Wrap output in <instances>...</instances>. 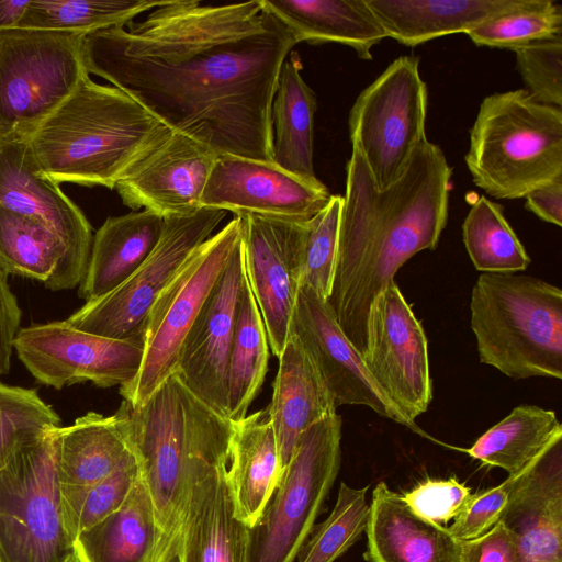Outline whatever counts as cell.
<instances>
[{"label":"cell","instance_id":"6da1fadb","mask_svg":"<svg viewBox=\"0 0 562 562\" xmlns=\"http://www.w3.org/2000/svg\"><path fill=\"white\" fill-rule=\"evenodd\" d=\"M297 44L262 0H169L145 19L87 34L82 61L171 132L216 155L272 161L270 106Z\"/></svg>","mask_w":562,"mask_h":562},{"label":"cell","instance_id":"83f0119b","mask_svg":"<svg viewBox=\"0 0 562 562\" xmlns=\"http://www.w3.org/2000/svg\"><path fill=\"white\" fill-rule=\"evenodd\" d=\"M265 8L293 34L297 43L333 42L372 59V48L385 33L368 0H262Z\"/></svg>","mask_w":562,"mask_h":562},{"label":"cell","instance_id":"d4e9b609","mask_svg":"<svg viewBox=\"0 0 562 562\" xmlns=\"http://www.w3.org/2000/svg\"><path fill=\"white\" fill-rule=\"evenodd\" d=\"M537 0H368L386 37L417 46L437 37L474 30Z\"/></svg>","mask_w":562,"mask_h":562},{"label":"cell","instance_id":"f1b7e54d","mask_svg":"<svg viewBox=\"0 0 562 562\" xmlns=\"http://www.w3.org/2000/svg\"><path fill=\"white\" fill-rule=\"evenodd\" d=\"M60 486H86L115 471L131 454L120 413L89 412L50 429Z\"/></svg>","mask_w":562,"mask_h":562},{"label":"cell","instance_id":"7a4b0ae2","mask_svg":"<svg viewBox=\"0 0 562 562\" xmlns=\"http://www.w3.org/2000/svg\"><path fill=\"white\" fill-rule=\"evenodd\" d=\"M451 178L452 168L441 147L425 139L402 177L380 189L352 148L326 301L362 358L374 300L409 258L434 250L439 243L448 220Z\"/></svg>","mask_w":562,"mask_h":562},{"label":"cell","instance_id":"7dc6e473","mask_svg":"<svg viewBox=\"0 0 562 562\" xmlns=\"http://www.w3.org/2000/svg\"><path fill=\"white\" fill-rule=\"evenodd\" d=\"M525 198L526 209L541 221L562 225V176L531 190Z\"/></svg>","mask_w":562,"mask_h":562},{"label":"cell","instance_id":"ee69618b","mask_svg":"<svg viewBox=\"0 0 562 562\" xmlns=\"http://www.w3.org/2000/svg\"><path fill=\"white\" fill-rule=\"evenodd\" d=\"M524 467L497 486L472 493L461 513L448 527L459 540L476 538L491 529L502 517Z\"/></svg>","mask_w":562,"mask_h":562},{"label":"cell","instance_id":"b9f144b4","mask_svg":"<svg viewBox=\"0 0 562 562\" xmlns=\"http://www.w3.org/2000/svg\"><path fill=\"white\" fill-rule=\"evenodd\" d=\"M528 93L539 103L562 105V34L513 50Z\"/></svg>","mask_w":562,"mask_h":562},{"label":"cell","instance_id":"f546056e","mask_svg":"<svg viewBox=\"0 0 562 562\" xmlns=\"http://www.w3.org/2000/svg\"><path fill=\"white\" fill-rule=\"evenodd\" d=\"M72 546L79 562H160L162 532L140 475L123 505Z\"/></svg>","mask_w":562,"mask_h":562},{"label":"cell","instance_id":"d590c367","mask_svg":"<svg viewBox=\"0 0 562 562\" xmlns=\"http://www.w3.org/2000/svg\"><path fill=\"white\" fill-rule=\"evenodd\" d=\"M147 0H30L18 27L89 34L125 25L160 5Z\"/></svg>","mask_w":562,"mask_h":562},{"label":"cell","instance_id":"2e32d148","mask_svg":"<svg viewBox=\"0 0 562 562\" xmlns=\"http://www.w3.org/2000/svg\"><path fill=\"white\" fill-rule=\"evenodd\" d=\"M331 193L321 181H307L272 161L218 155L204 186L200 205L304 223L319 213Z\"/></svg>","mask_w":562,"mask_h":562},{"label":"cell","instance_id":"277c9868","mask_svg":"<svg viewBox=\"0 0 562 562\" xmlns=\"http://www.w3.org/2000/svg\"><path fill=\"white\" fill-rule=\"evenodd\" d=\"M117 412L162 532L160 562H175L193 476L205 463L229 457L234 423L193 394L176 373L142 405L123 400Z\"/></svg>","mask_w":562,"mask_h":562},{"label":"cell","instance_id":"d6a6232c","mask_svg":"<svg viewBox=\"0 0 562 562\" xmlns=\"http://www.w3.org/2000/svg\"><path fill=\"white\" fill-rule=\"evenodd\" d=\"M562 425L552 409L518 405L463 451L483 465L515 473L533 459Z\"/></svg>","mask_w":562,"mask_h":562},{"label":"cell","instance_id":"d6986e66","mask_svg":"<svg viewBox=\"0 0 562 562\" xmlns=\"http://www.w3.org/2000/svg\"><path fill=\"white\" fill-rule=\"evenodd\" d=\"M245 276L241 237L188 333L175 371L193 394L225 417L228 359Z\"/></svg>","mask_w":562,"mask_h":562},{"label":"cell","instance_id":"4dcf8cb0","mask_svg":"<svg viewBox=\"0 0 562 562\" xmlns=\"http://www.w3.org/2000/svg\"><path fill=\"white\" fill-rule=\"evenodd\" d=\"M296 53L283 63L270 106L272 162L307 181H318L314 170V115L316 94L301 76Z\"/></svg>","mask_w":562,"mask_h":562},{"label":"cell","instance_id":"1f68e13d","mask_svg":"<svg viewBox=\"0 0 562 562\" xmlns=\"http://www.w3.org/2000/svg\"><path fill=\"white\" fill-rule=\"evenodd\" d=\"M269 349L266 326L245 276L227 368V417L233 423L247 416L262 386Z\"/></svg>","mask_w":562,"mask_h":562},{"label":"cell","instance_id":"30bf717a","mask_svg":"<svg viewBox=\"0 0 562 562\" xmlns=\"http://www.w3.org/2000/svg\"><path fill=\"white\" fill-rule=\"evenodd\" d=\"M241 237L243 221L235 216L192 252L154 303L140 369L120 386L131 406L142 405L175 373L184 339Z\"/></svg>","mask_w":562,"mask_h":562},{"label":"cell","instance_id":"4fadbf2b","mask_svg":"<svg viewBox=\"0 0 562 562\" xmlns=\"http://www.w3.org/2000/svg\"><path fill=\"white\" fill-rule=\"evenodd\" d=\"M14 349L40 383L56 390L82 382L126 385L137 375L144 353L142 341L82 331L66 319L20 328Z\"/></svg>","mask_w":562,"mask_h":562},{"label":"cell","instance_id":"ba28073f","mask_svg":"<svg viewBox=\"0 0 562 562\" xmlns=\"http://www.w3.org/2000/svg\"><path fill=\"white\" fill-rule=\"evenodd\" d=\"M85 34L0 31V134L27 138L87 72Z\"/></svg>","mask_w":562,"mask_h":562},{"label":"cell","instance_id":"f6af8a7d","mask_svg":"<svg viewBox=\"0 0 562 562\" xmlns=\"http://www.w3.org/2000/svg\"><path fill=\"white\" fill-rule=\"evenodd\" d=\"M461 543L462 562H521L519 537L503 519L483 535Z\"/></svg>","mask_w":562,"mask_h":562},{"label":"cell","instance_id":"cb8c5ba5","mask_svg":"<svg viewBox=\"0 0 562 562\" xmlns=\"http://www.w3.org/2000/svg\"><path fill=\"white\" fill-rule=\"evenodd\" d=\"M267 408L282 471L288 465L301 434L337 413L328 389L292 335H289L279 357L272 400Z\"/></svg>","mask_w":562,"mask_h":562},{"label":"cell","instance_id":"7402d4cb","mask_svg":"<svg viewBox=\"0 0 562 562\" xmlns=\"http://www.w3.org/2000/svg\"><path fill=\"white\" fill-rule=\"evenodd\" d=\"M501 519L519 537L521 562H562V434L524 467Z\"/></svg>","mask_w":562,"mask_h":562},{"label":"cell","instance_id":"7bdbcfd3","mask_svg":"<svg viewBox=\"0 0 562 562\" xmlns=\"http://www.w3.org/2000/svg\"><path fill=\"white\" fill-rule=\"evenodd\" d=\"M472 493L471 487L451 476L422 481L402 497L414 514L443 526L461 513Z\"/></svg>","mask_w":562,"mask_h":562},{"label":"cell","instance_id":"ffe728a7","mask_svg":"<svg viewBox=\"0 0 562 562\" xmlns=\"http://www.w3.org/2000/svg\"><path fill=\"white\" fill-rule=\"evenodd\" d=\"M217 156L203 144L171 132L114 189L133 211L144 209L164 218L191 215L202 209V192Z\"/></svg>","mask_w":562,"mask_h":562},{"label":"cell","instance_id":"681fc988","mask_svg":"<svg viewBox=\"0 0 562 562\" xmlns=\"http://www.w3.org/2000/svg\"><path fill=\"white\" fill-rule=\"evenodd\" d=\"M67 562H79L78 559L76 558L75 553L69 558V560Z\"/></svg>","mask_w":562,"mask_h":562},{"label":"cell","instance_id":"7c38bea8","mask_svg":"<svg viewBox=\"0 0 562 562\" xmlns=\"http://www.w3.org/2000/svg\"><path fill=\"white\" fill-rule=\"evenodd\" d=\"M226 213L202 207L191 215L165 218L161 237L142 266L117 288L86 302L66 321L82 331L143 342L154 303Z\"/></svg>","mask_w":562,"mask_h":562},{"label":"cell","instance_id":"ab89813d","mask_svg":"<svg viewBox=\"0 0 562 562\" xmlns=\"http://www.w3.org/2000/svg\"><path fill=\"white\" fill-rule=\"evenodd\" d=\"M60 426V417L33 389L0 382V465L21 446Z\"/></svg>","mask_w":562,"mask_h":562},{"label":"cell","instance_id":"8fae6325","mask_svg":"<svg viewBox=\"0 0 562 562\" xmlns=\"http://www.w3.org/2000/svg\"><path fill=\"white\" fill-rule=\"evenodd\" d=\"M428 89L419 58L401 56L357 97L348 117L349 137L380 189L407 169L425 133Z\"/></svg>","mask_w":562,"mask_h":562},{"label":"cell","instance_id":"bcb514c9","mask_svg":"<svg viewBox=\"0 0 562 562\" xmlns=\"http://www.w3.org/2000/svg\"><path fill=\"white\" fill-rule=\"evenodd\" d=\"M21 308L0 269V376L10 371L14 339L20 330Z\"/></svg>","mask_w":562,"mask_h":562},{"label":"cell","instance_id":"9a60e30c","mask_svg":"<svg viewBox=\"0 0 562 562\" xmlns=\"http://www.w3.org/2000/svg\"><path fill=\"white\" fill-rule=\"evenodd\" d=\"M289 335L296 338L313 362L337 408L363 405L429 438L379 387L362 356L338 325L326 299L303 283L297 291Z\"/></svg>","mask_w":562,"mask_h":562},{"label":"cell","instance_id":"74e56055","mask_svg":"<svg viewBox=\"0 0 562 562\" xmlns=\"http://www.w3.org/2000/svg\"><path fill=\"white\" fill-rule=\"evenodd\" d=\"M369 485L360 488L341 482L329 516L314 526L297 554L299 562H335L364 533L370 503Z\"/></svg>","mask_w":562,"mask_h":562},{"label":"cell","instance_id":"8992f818","mask_svg":"<svg viewBox=\"0 0 562 562\" xmlns=\"http://www.w3.org/2000/svg\"><path fill=\"white\" fill-rule=\"evenodd\" d=\"M464 160L474 183L493 198H525L562 176L561 108L537 102L526 89L487 95Z\"/></svg>","mask_w":562,"mask_h":562},{"label":"cell","instance_id":"e0dca14e","mask_svg":"<svg viewBox=\"0 0 562 562\" xmlns=\"http://www.w3.org/2000/svg\"><path fill=\"white\" fill-rule=\"evenodd\" d=\"M0 203L40 221L61 239L67 262L59 291L79 285L90 257L92 226L59 184L40 171L26 138L14 134H0Z\"/></svg>","mask_w":562,"mask_h":562},{"label":"cell","instance_id":"60d3db41","mask_svg":"<svg viewBox=\"0 0 562 562\" xmlns=\"http://www.w3.org/2000/svg\"><path fill=\"white\" fill-rule=\"evenodd\" d=\"M341 203L342 196L333 194L329 203L304 223L301 283L325 299L334 276Z\"/></svg>","mask_w":562,"mask_h":562},{"label":"cell","instance_id":"e575fe53","mask_svg":"<svg viewBox=\"0 0 562 562\" xmlns=\"http://www.w3.org/2000/svg\"><path fill=\"white\" fill-rule=\"evenodd\" d=\"M462 237L474 268L483 273L519 272L531 262L503 206L484 195L474 201L465 216Z\"/></svg>","mask_w":562,"mask_h":562},{"label":"cell","instance_id":"5bb4252c","mask_svg":"<svg viewBox=\"0 0 562 562\" xmlns=\"http://www.w3.org/2000/svg\"><path fill=\"white\" fill-rule=\"evenodd\" d=\"M363 361L379 387L409 419L432 400L428 344L422 323L395 281L374 300Z\"/></svg>","mask_w":562,"mask_h":562},{"label":"cell","instance_id":"8d00e7d4","mask_svg":"<svg viewBox=\"0 0 562 562\" xmlns=\"http://www.w3.org/2000/svg\"><path fill=\"white\" fill-rule=\"evenodd\" d=\"M139 479V467L132 453L110 475L86 486H60V512L65 529L74 540L117 510Z\"/></svg>","mask_w":562,"mask_h":562},{"label":"cell","instance_id":"52a82bcc","mask_svg":"<svg viewBox=\"0 0 562 562\" xmlns=\"http://www.w3.org/2000/svg\"><path fill=\"white\" fill-rule=\"evenodd\" d=\"M341 417L301 434L262 514L248 528L247 562H293L315 526L341 463Z\"/></svg>","mask_w":562,"mask_h":562},{"label":"cell","instance_id":"836d02e7","mask_svg":"<svg viewBox=\"0 0 562 562\" xmlns=\"http://www.w3.org/2000/svg\"><path fill=\"white\" fill-rule=\"evenodd\" d=\"M67 262L61 239L40 221L15 213L0 203V269L37 280L59 291Z\"/></svg>","mask_w":562,"mask_h":562},{"label":"cell","instance_id":"44dd1931","mask_svg":"<svg viewBox=\"0 0 562 562\" xmlns=\"http://www.w3.org/2000/svg\"><path fill=\"white\" fill-rule=\"evenodd\" d=\"M229 457L202 465L187 497L175 562H247L248 528L235 515Z\"/></svg>","mask_w":562,"mask_h":562},{"label":"cell","instance_id":"c3c4849f","mask_svg":"<svg viewBox=\"0 0 562 562\" xmlns=\"http://www.w3.org/2000/svg\"><path fill=\"white\" fill-rule=\"evenodd\" d=\"M30 0H0V31L16 29Z\"/></svg>","mask_w":562,"mask_h":562},{"label":"cell","instance_id":"603a6c76","mask_svg":"<svg viewBox=\"0 0 562 562\" xmlns=\"http://www.w3.org/2000/svg\"><path fill=\"white\" fill-rule=\"evenodd\" d=\"M364 533L367 562H462L461 540L414 514L385 482L372 491Z\"/></svg>","mask_w":562,"mask_h":562},{"label":"cell","instance_id":"3957f363","mask_svg":"<svg viewBox=\"0 0 562 562\" xmlns=\"http://www.w3.org/2000/svg\"><path fill=\"white\" fill-rule=\"evenodd\" d=\"M170 133L124 91L86 72L26 142L40 171L56 183L114 189Z\"/></svg>","mask_w":562,"mask_h":562},{"label":"cell","instance_id":"5b68a950","mask_svg":"<svg viewBox=\"0 0 562 562\" xmlns=\"http://www.w3.org/2000/svg\"><path fill=\"white\" fill-rule=\"evenodd\" d=\"M480 361L515 380L562 379V291L539 278L482 273L471 294Z\"/></svg>","mask_w":562,"mask_h":562},{"label":"cell","instance_id":"f35d334b","mask_svg":"<svg viewBox=\"0 0 562 562\" xmlns=\"http://www.w3.org/2000/svg\"><path fill=\"white\" fill-rule=\"evenodd\" d=\"M561 34V7L552 0H537L532 5L491 19L465 35L477 46L514 50Z\"/></svg>","mask_w":562,"mask_h":562},{"label":"cell","instance_id":"4316f807","mask_svg":"<svg viewBox=\"0 0 562 562\" xmlns=\"http://www.w3.org/2000/svg\"><path fill=\"white\" fill-rule=\"evenodd\" d=\"M282 475L278 446L268 408L234 423L228 462V485L236 517L252 527Z\"/></svg>","mask_w":562,"mask_h":562},{"label":"cell","instance_id":"ac0fdd59","mask_svg":"<svg viewBox=\"0 0 562 562\" xmlns=\"http://www.w3.org/2000/svg\"><path fill=\"white\" fill-rule=\"evenodd\" d=\"M243 221L246 276L261 313L270 350L278 358L289 327L302 276L304 223L258 215Z\"/></svg>","mask_w":562,"mask_h":562},{"label":"cell","instance_id":"484cf974","mask_svg":"<svg viewBox=\"0 0 562 562\" xmlns=\"http://www.w3.org/2000/svg\"><path fill=\"white\" fill-rule=\"evenodd\" d=\"M164 226L162 216L146 210L108 217L93 235L79 297L89 302L122 284L153 252Z\"/></svg>","mask_w":562,"mask_h":562},{"label":"cell","instance_id":"9c48e42d","mask_svg":"<svg viewBox=\"0 0 562 562\" xmlns=\"http://www.w3.org/2000/svg\"><path fill=\"white\" fill-rule=\"evenodd\" d=\"M50 429L0 465V562H67Z\"/></svg>","mask_w":562,"mask_h":562}]
</instances>
